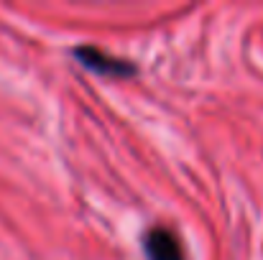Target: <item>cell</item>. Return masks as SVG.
<instances>
[{
    "label": "cell",
    "instance_id": "1",
    "mask_svg": "<svg viewBox=\"0 0 263 260\" xmlns=\"http://www.w3.org/2000/svg\"><path fill=\"white\" fill-rule=\"evenodd\" d=\"M74 59L82 67H87V69L102 74V77H133L136 74L133 64H128L123 59H115V56H110V54H105L102 49H95V46H77Z\"/></svg>",
    "mask_w": 263,
    "mask_h": 260
},
{
    "label": "cell",
    "instance_id": "2",
    "mask_svg": "<svg viewBox=\"0 0 263 260\" xmlns=\"http://www.w3.org/2000/svg\"><path fill=\"white\" fill-rule=\"evenodd\" d=\"M143 250L148 260H184L181 245L166 227H154L143 237Z\"/></svg>",
    "mask_w": 263,
    "mask_h": 260
}]
</instances>
